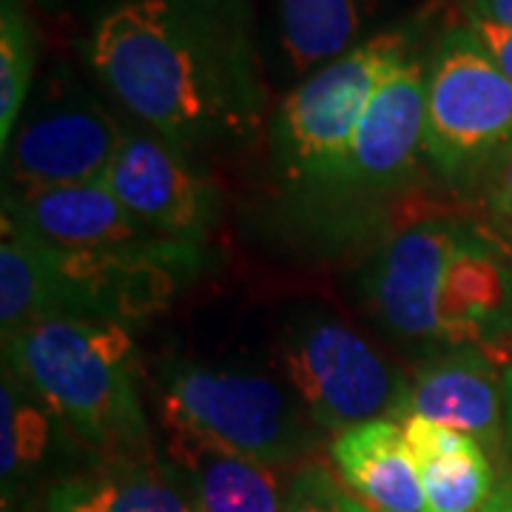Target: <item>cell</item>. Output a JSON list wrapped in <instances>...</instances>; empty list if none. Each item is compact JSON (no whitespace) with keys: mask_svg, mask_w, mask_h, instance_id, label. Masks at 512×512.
<instances>
[{"mask_svg":"<svg viewBox=\"0 0 512 512\" xmlns=\"http://www.w3.org/2000/svg\"><path fill=\"white\" fill-rule=\"evenodd\" d=\"M512 151V80L473 29L441 37L427 63L424 157L447 183L487 180Z\"/></svg>","mask_w":512,"mask_h":512,"instance_id":"obj_5","label":"cell"},{"mask_svg":"<svg viewBox=\"0 0 512 512\" xmlns=\"http://www.w3.org/2000/svg\"><path fill=\"white\" fill-rule=\"evenodd\" d=\"M3 217L43 239L52 248L86 251L114 248L154 237L103 183L3 191ZM160 237V234H157Z\"/></svg>","mask_w":512,"mask_h":512,"instance_id":"obj_12","label":"cell"},{"mask_svg":"<svg viewBox=\"0 0 512 512\" xmlns=\"http://www.w3.org/2000/svg\"><path fill=\"white\" fill-rule=\"evenodd\" d=\"M490 180V205L504 222L512 225V151L495 165Z\"/></svg>","mask_w":512,"mask_h":512,"instance_id":"obj_25","label":"cell"},{"mask_svg":"<svg viewBox=\"0 0 512 512\" xmlns=\"http://www.w3.org/2000/svg\"><path fill=\"white\" fill-rule=\"evenodd\" d=\"M57 316V274L43 239L3 217L0 325L3 336Z\"/></svg>","mask_w":512,"mask_h":512,"instance_id":"obj_19","label":"cell"},{"mask_svg":"<svg viewBox=\"0 0 512 512\" xmlns=\"http://www.w3.org/2000/svg\"><path fill=\"white\" fill-rule=\"evenodd\" d=\"M410 57H416L413 37L404 29L382 32L316 69L282 100L271 134L276 168L296 197L308 205H339L367 103Z\"/></svg>","mask_w":512,"mask_h":512,"instance_id":"obj_3","label":"cell"},{"mask_svg":"<svg viewBox=\"0 0 512 512\" xmlns=\"http://www.w3.org/2000/svg\"><path fill=\"white\" fill-rule=\"evenodd\" d=\"M473 35L484 46V52L493 57V63L512 80V26L495 23H470Z\"/></svg>","mask_w":512,"mask_h":512,"instance_id":"obj_24","label":"cell"},{"mask_svg":"<svg viewBox=\"0 0 512 512\" xmlns=\"http://www.w3.org/2000/svg\"><path fill=\"white\" fill-rule=\"evenodd\" d=\"M512 282L478 234L453 256L439 299V339L450 348L484 350L510 322Z\"/></svg>","mask_w":512,"mask_h":512,"instance_id":"obj_16","label":"cell"},{"mask_svg":"<svg viewBox=\"0 0 512 512\" xmlns=\"http://www.w3.org/2000/svg\"><path fill=\"white\" fill-rule=\"evenodd\" d=\"M6 367L103 453L148 450V421L126 325L57 316L3 336Z\"/></svg>","mask_w":512,"mask_h":512,"instance_id":"obj_2","label":"cell"},{"mask_svg":"<svg viewBox=\"0 0 512 512\" xmlns=\"http://www.w3.org/2000/svg\"><path fill=\"white\" fill-rule=\"evenodd\" d=\"M333 461L359 501L379 512H424L416 461L404 430L393 419H376L336 433Z\"/></svg>","mask_w":512,"mask_h":512,"instance_id":"obj_15","label":"cell"},{"mask_svg":"<svg viewBox=\"0 0 512 512\" xmlns=\"http://www.w3.org/2000/svg\"><path fill=\"white\" fill-rule=\"evenodd\" d=\"M427 120V66L410 57L384 77L350 148L342 200H382L416 180Z\"/></svg>","mask_w":512,"mask_h":512,"instance_id":"obj_9","label":"cell"},{"mask_svg":"<svg viewBox=\"0 0 512 512\" xmlns=\"http://www.w3.org/2000/svg\"><path fill=\"white\" fill-rule=\"evenodd\" d=\"M46 248L57 274V316L120 325L143 322L168 308L208 262V248L200 242L157 234L114 248Z\"/></svg>","mask_w":512,"mask_h":512,"instance_id":"obj_7","label":"cell"},{"mask_svg":"<svg viewBox=\"0 0 512 512\" xmlns=\"http://www.w3.org/2000/svg\"><path fill=\"white\" fill-rule=\"evenodd\" d=\"M0 476L3 504L18 495L20 484L32 476L52 441V410L6 367L0 393Z\"/></svg>","mask_w":512,"mask_h":512,"instance_id":"obj_21","label":"cell"},{"mask_svg":"<svg viewBox=\"0 0 512 512\" xmlns=\"http://www.w3.org/2000/svg\"><path fill=\"white\" fill-rule=\"evenodd\" d=\"M359 29V0H279L282 49L296 72L348 55Z\"/></svg>","mask_w":512,"mask_h":512,"instance_id":"obj_20","label":"cell"},{"mask_svg":"<svg viewBox=\"0 0 512 512\" xmlns=\"http://www.w3.org/2000/svg\"><path fill=\"white\" fill-rule=\"evenodd\" d=\"M123 128L89 103L63 106L29 120L12 137L6 188L37 191L103 183Z\"/></svg>","mask_w":512,"mask_h":512,"instance_id":"obj_11","label":"cell"},{"mask_svg":"<svg viewBox=\"0 0 512 512\" xmlns=\"http://www.w3.org/2000/svg\"><path fill=\"white\" fill-rule=\"evenodd\" d=\"M407 416L439 421L476 441L498 444L507 436V387L478 348H458L416 370ZM404 416V419H407Z\"/></svg>","mask_w":512,"mask_h":512,"instance_id":"obj_13","label":"cell"},{"mask_svg":"<svg viewBox=\"0 0 512 512\" xmlns=\"http://www.w3.org/2000/svg\"><path fill=\"white\" fill-rule=\"evenodd\" d=\"M285 376L293 396L322 430H348L365 421L404 419L410 384L379 350L333 316L302 313L282 336Z\"/></svg>","mask_w":512,"mask_h":512,"instance_id":"obj_6","label":"cell"},{"mask_svg":"<svg viewBox=\"0 0 512 512\" xmlns=\"http://www.w3.org/2000/svg\"><path fill=\"white\" fill-rule=\"evenodd\" d=\"M168 453L188 481L194 512H282L285 498L274 464L183 436H168Z\"/></svg>","mask_w":512,"mask_h":512,"instance_id":"obj_18","label":"cell"},{"mask_svg":"<svg viewBox=\"0 0 512 512\" xmlns=\"http://www.w3.org/2000/svg\"><path fill=\"white\" fill-rule=\"evenodd\" d=\"M504 387H507V439L512 447V365L504 373Z\"/></svg>","mask_w":512,"mask_h":512,"instance_id":"obj_28","label":"cell"},{"mask_svg":"<svg viewBox=\"0 0 512 512\" xmlns=\"http://www.w3.org/2000/svg\"><path fill=\"white\" fill-rule=\"evenodd\" d=\"M481 512H512V484H504L501 490H495Z\"/></svg>","mask_w":512,"mask_h":512,"instance_id":"obj_27","label":"cell"},{"mask_svg":"<svg viewBox=\"0 0 512 512\" xmlns=\"http://www.w3.org/2000/svg\"><path fill=\"white\" fill-rule=\"evenodd\" d=\"M470 23L512 26V0H470Z\"/></svg>","mask_w":512,"mask_h":512,"instance_id":"obj_26","label":"cell"},{"mask_svg":"<svg viewBox=\"0 0 512 512\" xmlns=\"http://www.w3.org/2000/svg\"><path fill=\"white\" fill-rule=\"evenodd\" d=\"M43 512H194V501L174 464L157 461L148 450H131L103 453L60 478Z\"/></svg>","mask_w":512,"mask_h":512,"instance_id":"obj_14","label":"cell"},{"mask_svg":"<svg viewBox=\"0 0 512 512\" xmlns=\"http://www.w3.org/2000/svg\"><path fill=\"white\" fill-rule=\"evenodd\" d=\"M160 419L183 436L262 464H288L316 447V421L274 379L168 362L160 370Z\"/></svg>","mask_w":512,"mask_h":512,"instance_id":"obj_4","label":"cell"},{"mask_svg":"<svg viewBox=\"0 0 512 512\" xmlns=\"http://www.w3.org/2000/svg\"><path fill=\"white\" fill-rule=\"evenodd\" d=\"M345 512H379V510H370V507H365L362 501H353V498H345Z\"/></svg>","mask_w":512,"mask_h":512,"instance_id":"obj_29","label":"cell"},{"mask_svg":"<svg viewBox=\"0 0 512 512\" xmlns=\"http://www.w3.org/2000/svg\"><path fill=\"white\" fill-rule=\"evenodd\" d=\"M89 63L185 157L248 140L265 114L245 0H120L94 26Z\"/></svg>","mask_w":512,"mask_h":512,"instance_id":"obj_1","label":"cell"},{"mask_svg":"<svg viewBox=\"0 0 512 512\" xmlns=\"http://www.w3.org/2000/svg\"><path fill=\"white\" fill-rule=\"evenodd\" d=\"M103 185L160 237L205 245L220 220V191L163 137L123 131Z\"/></svg>","mask_w":512,"mask_h":512,"instance_id":"obj_8","label":"cell"},{"mask_svg":"<svg viewBox=\"0 0 512 512\" xmlns=\"http://www.w3.org/2000/svg\"><path fill=\"white\" fill-rule=\"evenodd\" d=\"M473 231L419 222L390 239L365 274L373 313L404 339H439V299L458 248Z\"/></svg>","mask_w":512,"mask_h":512,"instance_id":"obj_10","label":"cell"},{"mask_svg":"<svg viewBox=\"0 0 512 512\" xmlns=\"http://www.w3.org/2000/svg\"><path fill=\"white\" fill-rule=\"evenodd\" d=\"M37 32L26 0H0V148L9 154L20 109L32 89Z\"/></svg>","mask_w":512,"mask_h":512,"instance_id":"obj_22","label":"cell"},{"mask_svg":"<svg viewBox=\"0 0 512 512\" xmlns=\"http://www.w3.org/2000/svg\"><path fill=\"white\" fill-rule=\"evenodd\" d=\"M345 498L336 478L322 464H305L285 493L282 512H345Z\"/></svg>","mask_w":512,"mask_h":512,"instance_id":"obj_23","label":"cell"},{"mask_svg":"<svg viewBox=\"0 0 512 512\" xmlns=\"http://www.w3.org/2000/svg\"><path fill=\"white\" fill-rule=\"evenodd\" d=\"M407 450L424 490V512H481L493 498V467L473 436L439 421L407 416Z\"/></svg>","mask_w":512,"mask_h":512,"instance_id":"obj_17","label":"cell"}]
</instances>
